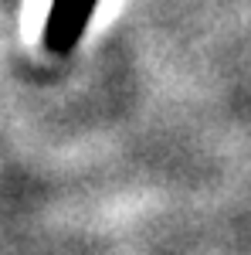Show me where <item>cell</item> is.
<instances>
[{"label":"cell","instance_id":"6da1fadb","mask_svg":"<svg viewBox=\"0 0 251 255\" xmlns=\"http://www.w3.org/2000/svg\"><path fill=\"white\" fill-rule=\"evenodd\" d=\"M95 3L98 0H55L48 14V27H44V48L55 55H68L82 38Z\"/></svg>","mask_w":251,"mask_h":255}]
</instances>
